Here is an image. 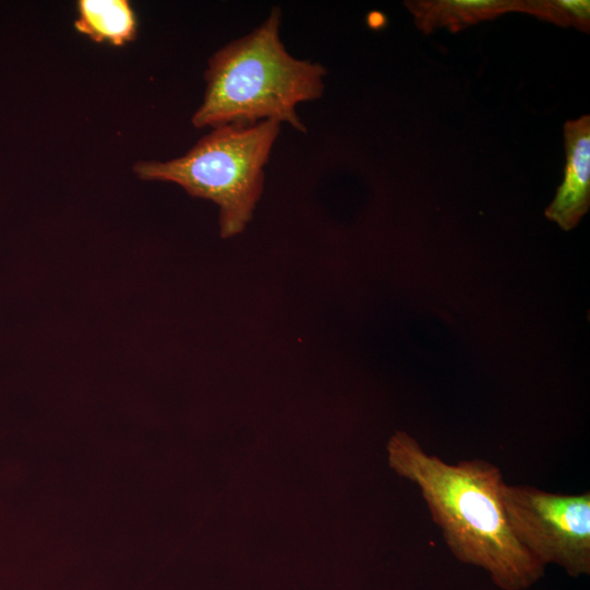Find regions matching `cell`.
Masks as SVG:
<instances>
[{
    "label": "cell",
    "mask_w": 590,
    "mask_h": 590,
    "mask_svg": "<svg viewBox=\"0 0 590 590\" xmlns=\"http://www.w3.org/2000/svg\"><path fill=\"white\" fill-rule=\"evenodd\" d=\"M382 21H384V16L381 14H378V13L373 14L370 16V20H369V22L371 23L373 26H379V24H381Z\"/></svg>",
    "instance_id": "9"
},
{
    "label": "cell",
    "mask_w": 590,
    "mask_h": 590,
    "mask_svg": "<svg viewBox=\"0 0 590 590\" xmlns=\"http://www.w3.org/2000/svg\"><path fill=\"white\" fill-rule=\"evenodd\" d=\"M566 166L564 180L545 210L547 219L563 229L577 226L590 204V119L582 116L565 125Z\"/></svg>",
    "instance_id": "5"
},
{
    "label": "cell",
    "mask_w": 590,
    "mask_h": 590,
    "mask_svg": "<svg viewBox=\"0 0 590 590\" xmlns=\"http://www.w3.org/2000/svg\"><path fill=\"white\" fill-rule=\"evenodd\" d=\"M502 500L512 534L534 558L574 578L590 575L589 491L568 495L504 483Z\"/></svg>",
    "instance_id": "4"
},
{
    "label": "cell",
    "mask_w": 590,
    "mask_h": 590,
    "mask_svg": "<svg viewBox=\"0 0 590 590\" xmlns=\"http://www.w3.org/2000/svg\"><path fill=\"white\" fill-rule=\"evenodd\" d=\"M507 7L506 2L496 0H449L436 5V13L452 21L455 16L461 22H471L474 19L498 13Z\"/></svg>",
    "instance_id": "7"
},
{
    "label": "cell",
    "mask_w": 590,
    "mask_h": 590,
    "mask_svg": "<svg viewBox=\"0 0 590 590\" xmlns=\"http://www.w3.org/2000/svg\"><path fill=\"white\" fill-rule=\"evenodd\" d=\"M280 9L273 8L259 27L211 57L194 127L274 120L305 131L296 107L322 95L326 69L290 55L280 39Z\"/></svg>",
    "instance_id": "2"
},
{
    "label": "cell",
    "mask_w": 590,
    "mask_h": 590,
    "mask_svg": "<svg viewBox=\"0 0 590 590\" xmlns=\"http://www.w3.org/2000/svg\"><path fill=\"white\" fill-rule=\"evenodd\" d=\"M280 129L274 120L216 127L185 155L141 161L133 170L141 179L175 182L193 197L212 200L220 206L221 236L232 237L252 217Z\"/></svg>",
    "instance_id": "3"
},
{
    "label": "cell",
    "mask_w": 590,
    "mask_h": 590,
    "mask_svg": "<svg viewBox=\"0 0 590 590\" xmlns=\"http://www.w3.org/2000/svg\"><path fill=\"white\" fill-rule=\"evenodd\" d=\"M550 7L555 9V13H563L567 21L577 23H588L590 16V2L585 0H559L553 1Z\"/></svg>",
    "instance_id": "8"
},
{
    "label": "cell",
    "mask_w": 590,
    "mask_h": 590,
    "mask_svg": "<svg viewBox=\"0 0 590 590\" xmlns=\"http://www.w3.org/2000/svg\"><path fill=\"white\" fill-rule=\"evenodd\" d=\"M78 32L98 43L122 46L137 35V17L126 0H80L76 4Z\"/></svg>",
    "instance_id": "6"
},
{
    "label": "cell",
    "mask_w": 590,
    "mask_h": 590,
    "mask_svg": "<svg viewBox=\"0 0 590 590\" xmlns=\"http://www.w3.org/2000/svg\"><path fill=\"white\" fill-rule=\"evenodd\" d=\"M387 451L391 469L420 488L458 560L485 570L502 590H526L544 576L545 566L510 530L502 500L505 482L495 464L445 462L401 430L391 436Z\"/></svg>",
    "instance_id": "1"
}]
</instances>
